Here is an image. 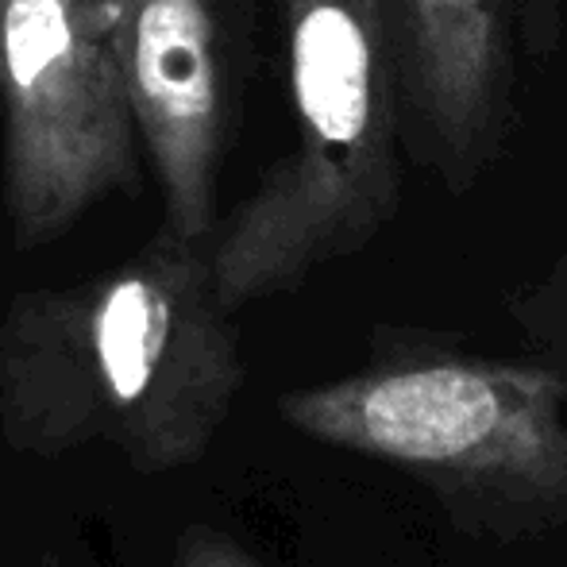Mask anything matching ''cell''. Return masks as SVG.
Segmentation results:
<instances>
[{
  "mask_svg": "<svg viewBox=\"0 0 567 567\" xmlns=\"http://www.w3.org/2000/svg\"><path fill=\"white\" fill-rule=\"evenodd\" d=\"M171 567H262V564L244 545H236L228 533L209 529V525H194L178 540V548H174Z\"/></svg>",
  "mask_w": 567,
  "mask_h": 567,
  "instance_id": "9c48e42d",
  "label": "cell"
},
{
  "mask_svg": "<svg viewBox=\"0 0 567 567\" xmlns=\"http://www.w3.org/2000/svg\"><path fill=\"white\" fill-rule=\"evenodd\" d=\"M402 143L452 197L506 155L517 127L514 0H386Z\"/></svg>",
  "mask_w": 567,
  "mask_h": 567,
  "instance_id": "8992f818",
  "label": "cell"
},
{
  "mask_svg": "<svg viewBox=\"0 0 567 567\" xmlns=\"http://www.w3.org/2000/svg\"><path fill=\"white\" fill-rule=\"evenodd\" d=\"M135 124L166 236L213 244L220 171L255 74L247 0H113Z\"/></svg>",
  "mask_w": 567,
  "mask_h": 567,
  "instance_id": "5b68a950",
  "label": "cell"
},
{
  "mask_svg": "<svg viewBox=\"0 0 567 567\" xmlns=\"http://www.w3.org/2000/svg\"><path fill=\"white\" fill-rule=\"evenodd\" d=\"M278 8L293 135L209 244L228 313L298 290L329 262L371 247L405 194L386 0Z\"/></svg>",
  "mask_w": 567,
  "mask_h": 567,
  "instance_id": "3957f363",
  "label": "cell"
},
{
  "mask_svg": "<svg viewBox=\"0 0 567 567\" xmlns=\"http://www.w3.org/2000/svg\"><path fill=\"white\" fill-rule=\"evenodd\" d=\"M209 244L158 231L105 275L20 290L0 317V436L59 460L109 449L140 475L209 455L244 390Z\"/></svg>",
  "mask_w": 567,
  "mask_h": 567,
  "instance_id": "6da1fadb",
  "label": "cell"
},
{
  "mask_svg": "<svg viewBox=\"0 0 567 567\" xmlns=\"http://www.w3.org/2000/svg\"><path fill=\"white\" fill-rule=\"evenodd\" d=\"M0 209L20 251L140 194V124L113 0H0Z\"/></svg>",
  "mask_w": 567,
  "mask_h": 567,
  "instance_id": "277c9868",
  "label": "cell"
},
{
  "mask_svg": "<svg viewBox=\"0 0 567 567\" xmlns=\"http://www.w3.org/2000/svg\"><path fill=\"white\" fill-rule=\"evenodd\" d=\"M517 39L525 54L537 62H553L567 31V0H514Z\"/></svg>",
  "mask_w": 567,
  "mask_h": 567,
  "instance_id": "ba28073f",
  "label": "cell"
},
{
  "mask_svg": "<svg viewBox=\"0 0 567 567\" xmlns=\"http://www.w3.org/2000/svg\"><path fill=\"white\" fill-rule=\"evenodd\" d=\"M278 413L324 449L405 471L463 537L522 545L567 525V371L537 355L379 324L355 371L290 390Z\"/></svg>",
  "mask_w": 567,
  "mask_h": 567,
  "instance_id": "7a4b0ae2",
  "label": "cell"
},
{
  "mask_svg": "<svg viewBox=\"0 0 567 567\" xmlns=\"http://www.w3.org/2000/svg\"><path fill=\"white\" fill-rule=\"evenodd\" d=\"M509 321L533 355L567 371V247L509 298Z\"/></svg>",
  "mask_w": 567,
  "mask_h": 567,
  "instance_id": "52a82bcc",
  "label": "cell"
}]
</instances>
